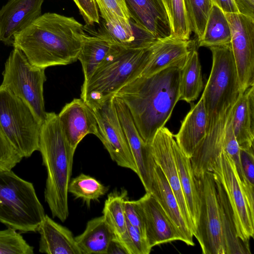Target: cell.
I'll list each match as a JSON object with an SVG mask.
<instances>
[{"instance_id": "6da1fadb", "label": "cell", "mask_w": 254, "mask_h": 254, "mask_svg": "<svg viewBox=\"0 0 254 254\" xmlns=\"http://www.w3.org/2000/svg\"><path fill=\"white\" fill-rule=\"evenodd\" d=\"M181 69L170 67L127 83L114 96L127 107L143 140L149 144L179 101Z\"/></svg>"}, {"instance_id": "7a4b0ae2", "label": "cell", "mask_w": 254, "mask_h": 254, "mask_svg": "<svg viewBox=\"0 0 254 254\" xmlns=\"http://www.w3.org/2000/svg\"><path fill=\"white\" fill-rule=\"evenodd\" d=\"M85 34L82 24L73 17L47 12L15 36L13 47L31 64L46 69L76 61Z\"/></svg>"}, {"instance_id": "3957f363", "label": "cell", "mask_w": 254, "mask_h": 254, "mask_svg": "<svg viewBox=\"0 0 254 254\" xmlns=\"http://www.w3.org/2000/svg\"><path fill=\"white\" fill-rule=\"evenodd\" d=\"M39 151L47 171L45 201L53 217L64 222L69 215L68 188L75 152L69 147L54 112H47L42 124Z\"/></svg>"}, {"instance_id": "277c9868", "label": "cell", "mask_w": 254, "mask_h": 254, "mask_svg": "<svg viewBox=\"0 0 254 254\" xmlns=\"http://www.w3.org/2000/svg\"><path fill=\"white\" fill-rule=\"evenodd\" d=\"M149 46L116 43L90 78L83 81L80 98L91 107L113 97L138 77L146 64Z\"/></svg>"}, {"instance_id": "5b68a950", "label": "cell", "mask_w": 254, "mask_h": 254, "mask_svg": "<svg viewBox=\"0 0 254 254\" xmlns=\"http://www.w3.org/2000/svg\"><path fill=\"white\" fill-rule=\"evenodd\" d=\"M209 48L212 56V68L201 95L207 116L206 135L225 127L241 93L231 45Z\"/></svg>"}, {"instance_id": "8992f818", "label": "cell", "mask_w": 254, "mask_h": 254, "mask_svg": "<svg viewBox=\"0 0 254 254\" xmlns=\"http://www.w3.org/2000/svg\"><path fill=\"white\" fill-rule=\"evenodd\" d=\"M45 215L32 183L12 170L0 172V222L21 232H36Z\"/></svg>"}, {"instance_id": "52a82bcc", "label": "cell", "mask_w": 254, "mask_h": 254, "mask_svg": "<svg viewBox=\"0 0 254 254\" xmlns=\"http://www.w3.org/2000/svg\"><path fill=\"white\" fill-rule=\"evenodd\" d=\"M208 171L212 173L226 193L237 236L249 244L254 236V186L241 180L234 161L224 151L211 163Z\"/></svg>"}, {"instance_id": "ba28073f", "label": "cell", "mask_w": 254, "mask_h": 254, "mask_svg": "<svg viewBox=\"0 0 254 254\" xmlns=\"http://www.w3.org/2000/svg\"><path fill=\"white\" fill-rule=\"evenodd\" d=\"M42 124L24 101L0 85V126L23 158L39 151Z\"/></svg>"}, {"instance_id": "9c48e42d", "label": "cell", "mask_w": 254, "mask_h": 254, "mask_svg": "<svg viewBox=\"0 0 254 254\" xmlns=\"http://www.w3.org/2000/svg\"><path fill=\"white\" fill-rule=\"evenodd\" d=\"M45 71L31 64L19 49L14 48L4 64L1 84L24 101L42 123L47 113L44 98Z\"/></svg>"}, {"instance_id": "30bf717a", "label": "cell", "mask_w": 254, "mask_h": 254, "mask_svg": "<svg viewBox=\"0 0 254 254\" xmlns=\"http://www.w3.org/2000/svg\"><path fill=\"white\" fill-rule=\"evenodd\" d=\"M199 214L193 234L203 254H226L221 212L215 179L211 171L195 177Z\"/></svg>"}, {"instance_id": "8fae6325", "label": "cell", "mask_w": 254, "mask_h": 254, "mask_svg": "<svg viewBox=\"0 0 254 254\" xmlns=\"http://www.w3.org/2000/svg\"><path fill=\"white\" fill-rule=\"evenodd\" d=\"M113 97L91 106L98 124L99 136L111 159L119 166L137 174V168L120 121Z\"/></svg>"}, {"instance_id": "7c38bea8", "label": "cell", "mask_w": 254, "mask_h": 254, "mask_svg": "<svg viewBox=\"0 0 254 254\" xmlns=\"http://www.w3.org/2000/svg\"><path fill=\"white\" fill-rule=\"evenodd\" d=\"M241 92L254 85V19L239 12L226 13Z\"/></svg>"}, {"instance_id": "4fadbf2b", "label": "cell", "mask_w": 254, "mask_h": 254, "mask_svg": "<svg viewBox=\"0 0 254 254\" xmlns=\"http://www.w3.org/2000/svg\"><path fill=\"white\" fill-rule=\"evenodd\" d=\"M175 141L174 134L164 126L157 131L149 145L153 160L165 175L176 197L187 225L193 235L195 228L183 195L175 162Z\"/></svg>"}, {"instance_id": "5bb4252c", "label": "cell", "mask_w": 254, "mask_h": 254, "mask_svg": "<svg viewBox=\"0 0 254 254\" xmlns=\"http://www.w3.org/2000/svg\"><path fill=\"white\" fill-rule=\"evenodd\" d=\"M117 112L123 128L139 178L146 192H150L153 178L155 162L149 145L140 136L130 113L123 101L116 96L113 97Z\"/></svg>"}, {"instance_id": "9a60e30c", "label": "cell", "mask_w": 254, "mask_h": 254, "mask_svg": "<svg viewBox=\"0 0 254 254\" xmlns=\"http://www.w3.org/2000/svg\"><path fill=\"white\" fill-rule=\"evenodd\" d=\"M142 217L145 237L151 248L174 241L184 242L178 228L149 192L136 200Z\"/></svg>"}, {"instance_id": "2e32d148", "label": "cell", "mask_w": 254, "mask_h": 254, "mask_svg": "<svg viewBox=\"0 0 254 254\" xmlns=\"http://www.w3.org/2000/svg\"><path fill=\"white\" fill-rule=\"evenodd\" d=\"M58 116L65 139L73 151L86 135L93 134L98 137L95 114L81 98H75L66 103Z\"/></svg>"}, {"instance_id": "e0dca14e", "label": "cell", "mask_w": 254, "mask_h": 254, "mask_svg": "<svg viewBox=\"0 0 254 254\" xmlns=\"http://www.w3.org/2000/svg\"><path fill=\"white\" fill-rule=\"evenodd\" d=\"M191 45L190 40L179 39L170 36L156 39L148 47L147 61L138 77L148 76L170 67L181 69L188 59Z\"/></svg>"}, {"instance_id": "ac0fdd59", "label": "cell", "mask_w": 254, "mask_h": 254, "mask_svg": "<svg viewBox=\"0 0 254 254\" xmlns=\"http://www.w3.org/2000/svg\"><path fill=\"white\" fill-rule=\"evenodd\" d=\"M44 0H8L0 9V41L13 46L15 36L41 15Z\"/></svg>"}, {"instance_id": "d6986e66", "label": "cell", "mask_w": 254, "mask_h": 254, "mask_svg": "<svg viewBox=\"0 0 254 254\" xmlns=\"http://www.w3.org/2000/svg\"><path fill=\"white\" fill-rule=\"evenodd\" d=\"M130 20L136 28L156 38L169 36V19L161 0H125Z\"/></svg>"}, {"instance_id": "ffe728a7", "label": "cell", "mask_w": 254, "mask_h": 254, "mask_svg": "<svg viewBox=\"0 0 254 254\" xmlns=\"http://www.w3.org/2000/svg\"><path fill=\"white\" fill-rule=\"evenodd\" d=\"M178 228L187 245L193 246V234L183 215L176 197L160 168L155 163L150 192Z\"/></svg>"}, {"instance_id": "44dd1931", "label": "cell", "mask_w": 254, "mask_h": 254, "mask_svg": "<svg viewBox=\"0 0 254 254\" xmlns=\"http://www.w3.org/2000/svg\"><path fill=\"white\" fill-rule=\"evenodd\" d=\"M207 124V113L201 96L182 121L178 133L174 135L180 149L190 159L206 136Z\"/></svg>"}, {"instance_id": "7402d4cb", "label": "cell", "mask_w": 254, "mask_h": 254, "mask_svg": "<svg viewBox=\"0 0 254 254\" xmlns=\"http://www.w3.org/2000/svg\"><path fill=\"white\" fill-rule=\"evenodd\" d=\"M39 252L48 254H81L72 232L45 215L37 231Z\"/></svg>"}, {"instance_id": "603a6c76", "label": "cell", "mask_w": 254, "mask_h": 254, "mask_svg": "<svg viewBox=\"0 0 254 254\" xmlns=\"http://www.w3.org/2000/svg\"><path fill=\"white\" fill-rule=\"evenodd\" d=\"M232 126L240 148L254 147V85L241 92L234 104Z\"/></svg>"}, {"instance_id": "cb8c5ba5", "label": "cell", "mask_w": 254, "mask_h": 254, "mask_svg": "<svg viewBox=\"0 0 254 254\" xmlns=\"http://www.w3.org/2000/svg\"><path fill=\"white\" fill-rule=\"evenodd\" d=\"M116 43L105 29L101 34L84 35L77 59L82 65L84 81L90 78Z\"/></svg>"}, {"instance_id": "d4e9b609", "label": "cell", "mask_w": 254, "mask_h": 254, "mask_svg": "<svg viewBox=\"0 0 254 254\" xmlns=\"http://www.w3.org/2000/svg\"><path fill=\"white\" fill-rule=\"evenodd\" d=\"M115 235L102 215L89 220L83 232L75 240L81 254H107Z\"/></svg>"}, {"instance_id": "484cf974", "label": "cell", "mask_w": 254, "mask_h": 254, "mask_svg": "<svg viewBox=\"0 0 254 254\" xmlns=\"http://www.w3.org/2000/svg\"><path fill=\"white\" fill-rule=\"evenodd\" d=\"M174 152L182 190L195 230L199 204L191 161L180 149L176 140L174 144Z\"/></svg>"}, {"instance_id": "4316f807", "label": "cell", "mask_w": 254, "mask_h": 254, "mask_svg": "<svg viewBox=\"0 0 254 254\" xmlns=\"http://www.w3.org/2000/svg\"><path fill=\"white\" fill-rule=\"evenodd\" d=\"M203 82L201 67L197 51L192 48L184 66L181 69L179 101L190 103L196 100L202 91Z\"/></svg>"}, {"instance_id": "83f0119b", "label": "cell", "mask_w": 254, "mask_h": 254, "mask_svg": "<svg viewBox=\"0 0 254 254\" xmlns=\"http://www.w3.org/2000/svg\"><path fill=\"white\" fill-rule=\"evenodd\" d=\"M231 32L225 12L212 4L198 47H211L231 45Z\"/></svg>"}, {"instance_id": "f1b7e54d", "label": "cell", "mask_w": 254, "mask_h": 254, "mask_svg": "<svg viewBox=\"0 0 254 254\" xmlns=\"http://www.w3.org/2000/svg\"><path fill=\"white\" fill-rule=\"evenodd\" d=\"M215 181L221 212L226 254H251L249 244L244 242L237 235L232 210L226 193L220 183L216 179Z\"/></svg>"}, {"instance_id": "f546056e", "label": "cell", "mask_w": 254, "mask_h": 254, "mask_svg": "<svg viewBox=\"0 0 254 254\" xmlns=\"http://www.w3.org/2000/svg\"><path fill=\"white\" fill-rule=\"evenodd\" d=\"M126 196V191L121 193H110L105 201L102 211L105 220L117 237L124 234L127 228L125 209Z\"/></svg>"}, {"instance_id": "4dcf8cb0", "label": "cell", "mask_w": 254, "mask_h": 254, "mask_svg": "<svg viewBox=\"0 0 254 254\" xmlns=\"http://www.w3.org/2000/svg\"><path fill=\"white\" fill-rule=\"evenodd\" d=\"M104 186L94 178L81 173L69 182L68 191L75 198H81L89 207L92 200H97L108 191Z\"/></svg>"}, {"instance_id": "1f68e13d", "label": "cell", "mask_w": 254, "mask_h": 254, "mask_svg": "<svg viewBox=\"0 0 254 254\" xmlns=\"http://www.w3.org/2000/svg\"><path fill=\"white\" fill-rule=\"evenodd\" d=\"M169 21L170 36L189 40L191 31L183 0H161Z\"/></svg>"}, {"instance_id": "d6a6232c", "label": "cell", "mask_w": 254, "mask_h": 254, "mask_svg": "<svg viewBox=\"0 0 254 254\" xmlns=\"http://www.w3.org/2000/svg\"><path fill=\"white\" fill-rule=\"evenodd\" d=\"M191 32L201 37L212 5L211 0H183Z\"/></svg>"}, {"instance_id": "836d02e7", "label": "cell", "mask_w": 254, "mask_h": 254, "mask_svg": "<svg viewBox=\"0 0 254 254\" xmlns=\"http://www.w3.org/2000/svg\"><path fill=\"white\" fill-rule=\"evenodd\" d=\"M34 248L16 230H0V254H33Z\"/></svg>"}, {"instance_id": "e575fe53", "label": "cell", "mask_w": 254, "mask_h": 254, "mask_svg": "<svg viewBox=\"0 0 254 254\" xmlns=\"http://www.w3.org/2000/svg\"><path fill=\"white\" fill-rule=\"evenodd\" d=\"M117 237L123 244L128 254H149L151 251L152 248L149 247L144 236L127 220L125 233Z\"/></svg>"}, {"instance_id": "d590c367", "label": "cell", "mask_w": 254, "mask_h": 254, "mask_svg": "<svg viewBox=\"0 0 254 254\" xmlns=\"http://www.w3.org/2000/svg\"><path fill=\"white\" fill-rule=\"evenodd\" d=\"M223 151H225L234 161L241 180L244 183L249 184L244 177L241 165L240 147L236 139L232 126V109L228 117L225 127Z\"/></svg>"}, {"instance_id": "8d00e7d4", "label": "cell", "mask_w": 254, "mask_h": 254, "mask_svg": "<svg viewBox=\"0 0 254 254\" xmlns=\"http://www.w3.org/2000/svg\"><path fill=\"white\" fill-rule=\"evenodd\" d=\"M22 158L10 143L0 126V172L12 170Z\"/></svg>"}, {"instance_id": "74e56055", "label": "cell", "mask_w": 254, "mask_h": 254, "mask_svg": "<svg viewBox=\"0 0 254 254\" xmlns=\"http://www.w3.org/2000/svg\"><path fill=\"white\" fill-rule=\"evenodd\" d=\"M101 16L112 15L130 22L125 0H95Z\"/></svg>"}, {"instance_id": "f35d334b", "label": "cell", "mask_w": 254, "mask_h": 254, "mask_svg": "<svg viewBox=\"0 0 254 254\" xmlns=\"http://www.w3.org/2000/svg\"><path fill=\"white\" fill-rule=\"evenodd\" d=\"M87 25L99 23V10L95 0H73Z\"/></svg>"}, {"instance_id": "ab89813d", "label": "cell", "mask_w": 254, "mask_h": 254, "mask_svg": "<svg viewBox=\"0 0 254 254\" xmlns=\"http://www.w3.org/2000/svg\"><path fill=\"white\" fill-rule=\"evenodd\" d=\"M125 209L127 220L145 238L143 221L136 200L127 199Z\"/></svg>"}, {"instance_id": "60d3db41", "label": "cell", "mask_w": 254, "mask_h": 254, "mask_svg": "<svg viewBox=\"0 0 254 254\" xmlns=\"http://www.w3.org/2000/svg\"><path fill=\"white\" fill-rule=\"evenodd\" d=\"M240 157L244 177L248 183L254 186V147L240 148Z\"/></svg>"}, {"instance_id": "b9f144b4", "label": "cell", "mask_w": 254, "mask_h": 254, "mask_svg": "<svg viewBox=\"0 0 254 254\" xmlns=\"http://www.w3.org/2000/svg\"><path fill=\"white\" fill-rule=\"evenodd\" d=\"M238 12L254 19V0H233Z\"/></svg>"}, {"instance_id": "7bdbcfd3", "label": "cell", "mask_w": 254, "mask_h": 254, "mask_svg": "<svg viewBox=\"0 0 254 254\" xmlns=\"http://www.w3.org/2000/svg\"><path fill=\"white\" fill-rule=\"evenodd\" d=\"M107 254H128L127 250L120 241L115 235L109 245Z\"/></svg>"}, {"instance_id": "ee69618b", "label": "cell", "mask_w": 254, "mask_h": 254, "mask_svg": "<svg viewBox=\"0 0 254 254\" xmlns=\"http://www.w3.org/2000/svg\"><path fill=\"white\" fill-rule=\"evenodd\" d=\"M211 1L213 4L221 8L224 12H238L233 0H211Z\"/></svg>"}]
</instances>
